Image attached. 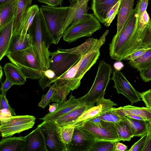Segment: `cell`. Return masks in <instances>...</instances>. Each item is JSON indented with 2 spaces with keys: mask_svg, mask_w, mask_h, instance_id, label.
Masks as SVG:
<instances>
[{
  "mask_svg": "<svg viewBox=\"0 0 151 151\" xmlns=\"http://www.w3.org/2000/svg\"><path fill=\"white\" fill-rule=\"evenodd\" d=\"M28 32L32 44L37 52L41 70H46L49 68L50 59V52L48 48L51 44H55V42L40 9L35 16Z\"/></svg>",
  "mask_w": 151,
  "mask_h": 151,
  "instance_id": "obj_1",
  "label": "cell"
},
{
  "mask_svg": "<svg viewBox=\"0 0 151 151\" xmlns=\"http://www.w3.org/2000/svg\"><path fill=\"white\" fill-rule=\"evenodd\" d=\"M10 61L19 68L27 78L40 79L42 75L37 52L32 45L19 51L7 54Z\"/></svg>",
  "mask_w": 151,
  "mask_h": 151,
  "instance_id": "obj_2",
  "label": "cell"
},
{
  "mask_svg": "<svg viewBox=\"0 0 151 151\" xmlns=\"http://www.w3.org/2000/svg\"><path fill=\"white\" fill-rule=\"evenodd\" d=\"M113 71L111 65L103 60L100 61L95 80L90 89L84 96L79 99L86 105L93 107L96 101L104 98L110 76Z\"/></svg>",
  "mask_w": 151,
  "mask_h": 151,
  "instance_id": "obj_3",
  "label": "cell"
},
{
  "mask_svg": "<svg viewBox=\"0 0 151 151\" xmlns=\"http://www.w3.org/2000/svg\"><path fill=\"white\" fill-rule=\"evenodd\" d=\"M40 10L55 44L56 45L62 37L60 32L68 15V7L42 5Z\"/></svg>",
  "mask_w": 151,
  "mask_h": 151,
  "instance_id": "obj_4",
  "label": "cell"
},
{
  "mask_svg": "<svg viewBox=\"0 0 151 151\" xmlns=\"http://www.w3.org/2000/svg\"><path fill=\"white\" fill-rule=\"evenodd\" d=\"M3 115L0 116V131L3 137L27 130L32 128L35 123L36 118L33 116Z\"/></svg>",
  "mask_w": 151,
  "mask_h": 151,
  "instance_id": "obj_5",
  "label": "cell"
},
{
  "mask_svg": "<svg viewBox=\"0 0 151 151\" xmlns=\"http://www.w3.org/2000/svg\"><path fill=\"white\" fill-rule=\"evenodd\" d=\"M100 22L93 14L88 16L71 29L63 33V40L69 43L84 37H90L101 28Z\"/></svg>",
  "mask_w": 151,
  "mask_h": 151,
  "instance_id": "obj_6",
  "label": "cell"
},
{
  "mask_svg": "<svg viewBox=\"0 0 151 151\" xmlns=\"http://www.w3.org/2000/svg\"><path fill=\"white\" fill-rule=\"evenodd\" d=\"M151 48V19L143 29L137 27L124 47L121 61L127 56L139 50Z\"/></svg>",
  "mask_w": 151,
  "mask_h": 151,
  "instance_id": "obj_7",
  "label": "cell"
},
{
  "mask_svg": "<svg viewBox=\"0 0 151 151\" xmlns=\"http://www.w3.org/2000/svg\"><path fill=\"white\" fill-rule=\"evenodd\" d=\"M95 140L119 142L114 123L103 121L100 124L93 125L88 122L78 128Z\"/></svg>",
  "mask_w": 151,
  "mask_h": 151,
  "instance_id": "obj_8",
  "label": "cell"
},
{
  "mask_svg": "<svg viewBox=\"0 0 151 151\" xmlns=\"http://www.w3.org/2000/svg\"><path fill=\"white\" fill-rule=\"evenodd\" d=\"M48 69L54 71L58 78L62 76L81 58L77 55L58 50L50 52Z\"/></svg>",
  "mask_w": 151,
  "mask_h": 151,
  "instance_id": "obj_9",
  "label": "cell"
},
{
  "mask_svg": "<svg viewBox=\"0 0 151 151\" xmlns=\"http://www.w3.org/2000/svg\"><path fill=\"white\" fill-rule=\"evenodd\" d=\"M44 135L48 151H66V145L61 141L60 127L54 121H45L38 125Z\"/></svg>",
  "mask_w": 151,
  "mask_h": 151,
  "instance_id": "obj_10",
  "label": "cell"
},
{
  "mask_svg": "<svg viewBox=\"0 0 151 151\" xmlns=\"http://www.w3.org/2000/svg\"><path fill=\"white\" fill-rule=\"evenodd\" d=\"M89 0H79L70 3L68 15L60 32L62 37L66 30L71 29L88 16V3Z\"/></svg>",
  "mask_w": 151,
  "mask_h": 151,
  "instance_id": "obj_11",
  "label": "cell"
},
{
  "mask_svg": "<svg viewBox=\"0 0 151 151\" xmlns=\"http://www.w3.org/2000/svg\"><path fill=\"white\" fill-rule=\"evenodd\" d=\"M111 79L114 82L113 87L116 89L117 93L125 96L132 104L141 100L140 93L135 90L120 70L115 69Z\"/></svg>",
  "mask_w": 151,
  "mask_h": 151,
  "instance_id": "obj_12",
  "label": "cell"
},
{
  "mask_svg": "<svg viewBox=\"0 0 151 151\" xmlns=\"http://www.w3.org/2000/svg\"><path fill=\"white\" fill-rule=\"evenodd\" d=\"M109 31V30H106L98 39L89 38L83 43L75 47L68 49H58L63 51L75 54L81 58L89 52L100 51L101 46L105 42L106 37Z\"/></svg>",
  "mask_w": 151,
  "mask_h": 151,
  "instance_id": "obj_13",
  "label": "cell"
},
{
  "mask_svg": "<svg viewBox=\"0 0 151 151\" xmlns=\"http://www.w3.org/2000/svg\"><path fill=\"white\" fill-rule=\"evenodd\" d=\"M95 140L78 128H75L70 142L66 145V151H89Z\"/></svg>",
  "mask_w": 151,
  "mask_h": 151,
  "instance_id": "obj_14",
  "label": "cell"
},
{
  "mask_svg": "<svg viewBox=\"0 0 151 151\" xmlns=\"http://www.w3.org/2000/svg\"><path fill=\"white\" fill-rule=\"evenodd\" d=\"M22 151H48L43 134L39 127L25 137Z\"/></svg>",
  "mask_w": 151,
  "mask_h": 151,
  "instance_id": "obj_15",
  "label": "cell"
},
{
  "mask_svg": "<svg viewBox=\"0 0 151 151\" xmlns=\"http://www.w3.org/2000/svg\"><path fill=\"white\" fill-rule=\"evenodd\" d=\"M86 105L79 99H76L71 94L69 99L58 106L55 111L53 112H49L44 117L39 119L43 121H55L59 117L81 106Z\"/></svg>",
  "mask_w": 151,
  "mask_h": 151,
  "instance_id": "obj_16",
  "label": "cell"
},
{
  "mask_svg": "<svg viewBox=\"0 0 151 151\" xmlns=\"http://www.w3.org/2000/svg\"><path fill=\"white\" fill-rule=\"evenodd\" d=\"M100 51L89 52L81 58L78 64L75 79L81 84V81L86 72L94 64L100 55Z\"/></svg>",
  "mask_w": 151,
  "mask_h": 151,
  "instance_id": "obj_17",
  "label": "cell"
},
{
  "mask_svg": "<svg viewBox=\"0 0 151 151\" xmlns=\"http://www.w3.org/2000/svg\"><path fill=\"white\" fill-rule=\"evenodd\" d=\"M120 0H92L91 9L93 14L104 24L106 15L111 9Z\"/></svg>",
  "mask_w": 151,
  "mask_h": 151,
  "instance_id": "obj_18",
  "label": "cell"
},
{
  "mask_svg": "<svg viewBox=\"0 0 151 151\" xmlns=\"http://www.w3.org/2000/svg\"><path fill=\"white\" fill-rule=\"evenodd\" d=\"M134 0H121L117 14V32L113 37L120 34L129 19L133 10Z\"/></svg>",
  "mask_w": 151,
  "mask_h": 151,
  "instance_id": "obj_19",
  "label": "cell"
},
{
  "mask_svg": "<svg viewBox=\"0 0 151 151\" xmlns=\"http://www.w3.org/2000/svg\"><path fill=\"white\" fill-rule=\"evenodd\" d=\"M17 3L18 0H10L0 5V30L15 17Z\"/></svg>",
  "mask_w": 151,
  "mask_h": 151,
  "instance_id": "obj_20",
  "label": "cell"
},
{
  "mask_svg": "<svg viewBox=\"0 0 151 151\" xmlns=\"http://www.w3.org/2000/svg\"><path fill=\"white\" fill-rule=\"evenodd\" d=\"M113 108L122 117H125L129 114H133L141 116L148 122H151V108L136 107L129 105Z\"/></svg>",
  "mask_w": 151,
  "mask_h": 151,
  "instance_id": "obj_21",
  "label": "cell"
},
{
  "mask_svg": "<svg viewBox=\"0 0 151 151\" xmlns=\"http://www.w3.org/2000/svg\"><path fill=\"white\" fill-rule=\"evenodd\" d=\"M6 78L10 80L14 85H24L27 78L22 70L13 63H8L3 68Z\"/></svg>",
  "mask_w": 151,
  "mask_h": 151,
  "instance_id": "obj_22",
  "label": "cell"
},
{
  "mask_svg": "<svg viewBox=\"0 0 151 151\" xmlns=\"http://www.w3.org/2000/svg\"><path fill=\"white\" fill-rule=\"evenodd\" d=\"M92 107L86 105L81 106L59 117L54 121L60 127L69 126L84 112Z\"/></svg>",
  "mask_w": 151,
  "mask_h": 151,
  "instance_id": "obj_23",
  "label": "cell"
},
{
  "mask_svg": "<svg viewBox=\"0 0 151 151\" xmlns=\"http://www.w3.org/2000/svg\"><path fill=\"white\" fill-rule=\"evenodd\" d=\"M14 18L0 30V60L6 56L9 49L13 35Z\"/></svg>",
  "mask_w": 151,
  "mask_h": 151,
  "instance_id": "obj_24",
  "label": "cell"
},
{
  "mask_svg": "<svg viewBox=\"0 0 151 151\" xmlns=\"http://www.w3.org/2000/svg\"><path fill=\"white\" fill-rule=\"evenodd\" d=\"M25 142V137H3L0 142V151H22Z\"/></svg>",
  "mask_w": 151,
  "mask_h": 151,
  "instance_id": "obj_25",
  "label": "cell"
},
{
  "mask_svg": "<svg viewBox=\"0 0 151 151\" xmlns=\"http://www.w3.org/2000/svg\"><path fill=\"white\" fill-rule=\"evenodd\" d=\"M32 45L29 33H27L25 36L13 35L12 36L7 54L26 49Z\"/></svg>",
  "mask_w": 151,
  "mask_h": 151,
  "instance_id": "obj_26",
  "label": "cell"
},
{
  "mask_svg": "<svg viewBox=\"0 0 151 151\" xmlns=\"http://www.w3.org/2000/svg\"><path fill=\"white\" fill-rule=\"evenodd\" d=\"M40 9L36 4L32 5L23 17L17 30L13 35H18L25 36L33 22L35 16Z\"/></svg>",
  "mask_w": 151,
  "mask_h": 151,
  "instance_id": "obj_27",
  "label": "cell"
},
{
  "mask_svg": "<svg viewBox=\"0 0 151 151\" xmlns=\"http://www.w3.org/2000/svg\"><path fill=\"white\" fill-rule=\"evenodd\" d=\"M32 1L18 0L17 12L14 21L13 35L17 30L23 17L32 6Z\"/></svg>",
  "mask_w": 151,
  "mask_h": 151,
  "instance_id": "obj_28",
  "label": "cell"
},
{
  "mask_svg": "<svg viewBox=\"0 0 151 151\" xmlns=\"http://www.w3.org/2000/svg\"><path fill=\"white\" fill-rule=\"evenodd\" d=\"M103 111L101 105L94 106L84 112L75 122L69 126L74 128H79L93 117L101 114Z\"/></svg>",
  "mask_w": 151,
  "mask_h": 151,
  "instance_id": "obj_29",
  "label": "cell"
},
{
  "mask_svg": "<svg viewBox=\"0 0 151 151\" xmlns=\"http://www.w3.org/2000/svg\"><path fill=\"white\" fill-rule=\"evenodd\" d=\"M125 119L130 125L133 137H141L148 132L147 121L126 116Z\"/></svg>",
  "mask_w": 151,
  "mask_h": 151,
  "instance_id": "obj_30",
  "label": "cell"
},
{
  "mask_svg": "<svg viewBox=\"0 0 151 151\" xmlns=\"http://www.w3.org/2000/svg\"><path fill=\"white\" fill-rule=\"evenodd\" d=\"M125 117L119 122L115 124L120 141H130L134 137Z\"/></svg>",
  "mask_w": 151,
  "mask_h": 151,
  "instance_id": "obj_31",
  "label": "cell"
},
{
  "mask_svg": "<svg viewBox=\"0 0 151 151\" xmlns=\"http://www.w3.org/2000/svg\"><path fill=\"white\" fill-rule=\"evenodd\" d=\"M129 63L132 67L139 72L150 66L151 65V48L139 57L129 61Z\"/></svg>",
  "mask_w": 151,
  "mask_h": 151,
  "instance_id": "obj_32",
  "label": "cell"
},
{
  "mask_svg": "<svg viewBox=\"0 0 151 151\" xmlns=\"http://www.w3.org/2000/svg\"><path fill=\"white\" fill-rule=\"evenodd\" d=\"M58 78L53 71L48 69L42 71V76L39 79L38 84L44 90L47 87L54 83Z\"/></svg>",
  "mask_w": 151,
  "mask_h": 151,
  "instance_id": "obj_33",
  "label": "cell"
},
{
  "mask_svg": "<svg viewBox=\"0 0 151 151\" xmlns=\"http://www.w3.org/2000/svg\"><path fill=\"white\" fill-rule=\"evenodd\" d=\"M115 142L114 141L95 140L89 151H114Z\"/></svg>",
  "mask_w": 151,
  "mask_h": 151,
  "instance_id": "obj_34",
  "label": "cell"
},
{
  "mask_svg": "<svg viewBox=\"0 0 151 151\" xmlns=\"http://www.w3.org/2000/svg\"><path fill=\"white\" fill-rule=\"evenodd\" d=\"M113 108L97 116L104 121L114 123H118L123 120L125 117H122L119 116Z\"/></svg>",
  "mask_w": 151,
  "mask_h": 151,
  "instance_id": "obj_35",
  "label": "cell"
},
{
  "mask_svg": "<svg viewBox=\"0 0 151 151\" xmlns=\"http://www.w3.org/2000/svg\"><path fill=\"white\" fill-rule=\"evenodd\" d=\"M74 128L72 127H60L59 135L61 141L66 145L71 141Z\"/></svg>",
  "mask_w": 151,
  "mask_h": 151,
  "instance_id": "obj_36",
  "label": "cell"
},
{
  "mask_svg": "<svg viewBox=\"0 0 151 151\" xmlns=\"http://www.w3.org/2000/svg\"><path fill=\"white\" fill-rule=\"evenodd\" d=\"M149 0H139V6L138 13L137 27L139 29H144L146 25L142 22V16L144 12L147 11Z\"/></svg>",
  "mask_w": 151,
  "mask_h": 151,
  "instance_id": "obj_37",
  "label": "cell"
},
{
  "mask_svg": "<svg viewBox=\"0 0 151 151\" xmlns=\"http://www.w3.org/2000/svg\"><path fill=\"white\" fill-rule=\"evenodd\" d=\"M55 88L56 85L54 83L50 87L46 94L42 95L41 100L38 104L39 106L44 109L50 103L52 102L53 98L55 91Z\"/></svg>",
  "mask_w": 151,
  "mask_h": 151,
  "instance_id": "obj_38",
  "label": "cell"
},
{
  "mask_svg": "<svg viewBox=\"0 0 151 151\" xmlns=\"http://www.w3.org/2000/svg\"><path fill=\"white\" fill-rule=\"evenodd\" d=\"M69 93L66 90L56 86L55 91L53 98L52 102L57 103L58 105L64 102L66 96Z\"/></svg>",
  "mask_w": 151,
  "mask_h": 151,
  "instance_id": "obj_39",
  "label": "cell"
},
{
  "mask_svg": "<svg viewBox=\"0 0 151 151\" xmlns=\"http://www.w3.org/2000/svg\"><path fill=\"white\" fill-rule=\"evenodd\" d=\"M121 0L118 2L111 9L107 14L105 20L104 25L106 27H109L117 14Z\"/></svg>",
  "mask_w": 151,
  "mask_h": 151,
  "instance_id": "obj_40",
  "label": "cell"
},
{
  "mask_svg": "<svg viewBox=\"0 0 151 151\" xmlns=\"http://www.w3.org/2000/svg\"><path fill=\"white\" fill-rule=\"evenodd\" d=\"M0 110L6 109L8 112L9 114L13 116H16L15 110L12 108L8 103V101L6 99V94L1 93L0 94Z\"/></svg>",
  "mask_w": 151,
  "mask_h": 151,
  "instance_id": "obj_41",
  "label": "cell"
},
{
  "mask_svg": "<svg viewBox=\"0 0 151 151\" xmlns=\"http://www.w3.org/2000/svg\"><path fill=\"white\" fill-rule=\"evenodd\" d=\"M96 104V105L99 104L102 105L103 110V112L111 109L114 106L117 105V104L114 103L110 100L105 99L104 98L97 101Z\"/></svg>",
  "mask_w": 151,
  "mask_h": 151,
  "instance_id": "obj_42",
  "label": "cell"
},
{
  "mask_svg": "<svg viewBox=\"0 0 151 151\" xmlns=\"http://www.w3.org/2000/svg\"><path fill=\"white\" fill-rule=\"evenodd\" d=\"M147 133L141 136L140 139L134 143L131 147L127 151H142L147 136Z\"/></svg>",
  "mask_w": 151,
  "mask_h": 151,
  "instance_id": "obj_43",
  "label": "cell"
},
{
  "mask_svg": "<svg viewBox=\"0 0 151 151\" xmlns=\"http://www.w3.org/2000/svg\"><path fill=\"white\" fill-rule=\"evenodd\" d=\"M141 99L145 103L146 107L151 108V89L140 93Z\"/></svg>",
  "mask_w": 151,
  "mask_h": 151,
  "instance_id": "obj_44",
  "label": "cell"
},
{
  "mask_svg": "<svg viewBox=\"0 0 151 151\" xmlns=\"http://www.w3.org/2000/svg\"><path fill=\"white\" fill-rule=\"evenodd\" d=\"M139 72V75L143 81L147 82L151 81V65Z\"/></svg>",
  "mask_w": 151,
  "mask_h": 151,
  "instance_id": "obj_45",
  "label": "cell"
},
{
  "mask_svg": "<svg viewBox=\"0 0 151 151\" xmlns=\"http://www.w3.org/2000/svg\"><path fill=\"white\" fill-rule=\"evenodd\" d=\"M150 48L143 49L136 51L126 57L124 60L129 61L134 60L143 55Z\"/></svg>",
  "mask_w": 151,
  "mask_h": 151,
  "instance_id": "obj_46",
  "label": "cell"
},
{
  "mask_svg": "<svg viewBox=\"0 0 151 151\" xmlns=\"http://www.w3.org/2000/svg\"><path fill=\"white\" fill-rule=\"evenodd\" d=\"M64 0H37L39 2L52 6H62Z\"/></svg>",
  "mask_w": 151,
  "mask_h": 151,
  "instance_id": "obj_47",
  "label": "cell"
},
{
  "mask_svg": "<svg viewBox=\"0 0 151 151\" xmlns=\"http://www.w3.org/2000/svg\"><path fill=\"white\" fill-rule=\"evenodd\" d=\"M13 85V83L9 79L6 78L5 81L1 83L0 90L2 94H6V92Z\"/></svg>",
  "mask_w": 151,
  "mask_h": 151,
  "instance_id": "obj_48",
  "label": "cell"
},
{
  "mask_svg": "<svg viewBox=\"0 0 151 151\" xmlns=\"http://www.w3.org/2000/svg\"><path fill=\"white\" fill-rule=\"evenodd\" d=\"M142 151H151V136L148 132L144 147Z\"/></svg>",
  "mask_w": 151,
  "mask_h": 151,
  "instance_id": "obj_49",
  "label": "cell"
},
{
  "mask_svg": "<svg viewBox=\"0 0 151 151\" xmlns=\"http://www.w3.org/2000/svg\"><path fill=\"white\" fill-rule=\"evenodd\" d=\"M127 149V146L119 142H116L114 146V151H125Z\"/></svg>",
  "mask_w": 151,
  "mask_h": 151,
  "instance_id": "obj_50",
  "label": "cell"
},
{
  "mask_svg": "<svg viewBox=\"0 0 151 151\" xmlns=\"http://www.w3.org/2000/svg\"><path fill=\"white\" fill-rule=\"evenodd\" d=\"M150 18L149 14L147 11H145L142 16V22L143 24L145 25H147L149 22Z\"/></svg>",
  "mask_w": 151,
  "mask_h": 151,
  "instance_id": "obj_51",
  "label": "cell"
},
{
  "mask_svg": "<svg viewBox=\"0 0 151 151\" xmlns=\"http://www.w3.org/2000/svg\"><path fill=\"white\" fill-rule=\"evenodd\" d=\"M113 66L115 69L120 70L123 68L124 65L120 61H117L114 63Z\"/></svg>",
  "mask_w": 151,
  "mask_h": 151,
  "instance_id": "obj_52",
  "label": "cell"
},
{
  "mask_svg": "<svg viewBox=\"0 0 151 151\" xmlns=\"http://www.w3.org/2000/svg\"><path fill=\"white\" fill-rule=\"evenodd\" d=\"M49 112L52 113L55 111L58 106L57 103H53L51 105H49Z\"/></svg>",
  "mask_w": 151,
  "mask_h": 151,
  "instance_id": "obj_53",
  "label": "cell"
},
{
  "mask_svg": "<svg viewBox=\"0 0 151 151\" xmlns=\"http://www.w3.org/2000/svg\"><path fill=\"white\" fill-rule=\"evenodd\" d=\"M126 116L136 119L146 120L144 118L141 116L133 114L127 115Z\"/></svg>",
  "mask_w": 151,
  "mask_h": 151,
  "instance_id": "obj_54",
  "label": "cell"
},
{
  "mask_svg": "<svg viewBox=\"0 0 151 151\" xmlns=\"http://www.w3.org/2000/svg\"><path fill=\"white\" fill-rule=\"evenodd\" d=\"M148 132L151 136V122H148Z\"/></svg>",
  "mask_w": 151,
  "mask_h": 151,
  "instance_id": "obj_55",
  "label": "cell"
},
{
  "mask_svg": "<svg viewBox=\"0 0 151 151\" xmlns=\"http://www.w3.org/2000/svg\"><path fill=\"white\" fill-rule=\"evenodd\" d=\"M2 68L1 66H0V81L1 80V78H2V76H3V72H2Z\"/></svg>",
  "mask_w": 151,
  "mask_h": 151,
  "instance_id": "obj_56",
  "label": "cell"
},
{
  "mask_svg": "<svg viewBox=\"0 0 151 151\" xmlns=\"http://www.w3.org/2000/svg\"><path fill=\"white\" fill-rule=\"evenodd\" d=\"M10 0H0V5H1L9 1Z\"/></svg>",
  "mask_w": 151,
  "mask_h": 151,
  "instance_id": "obj_57",
  "label": "cell"
},
{
  "mask_svg": "<svg viewBox=\"0 0 151 151\" xmlns=\"http://www.w3.org/2000/svg\"><path fill=\"white\" fill-rule=\"evenodd\" d=\"M78 0H69V3H70L72 1H78Z\"/></svg>",
  "mask_w": 151,
  "mask_h": 151,
  "instance_id": "obj_58",
  "label": "cell"
}]
</instances>
